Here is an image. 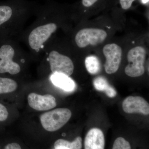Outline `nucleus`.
Wrapping results in <instances>:
<instances>
[{"label":"nucleus","instance_id":"obj_1","mask_svg":"<svg viewBox=\"0 0 149 149\" xmlns=\"http://www.w3.org/2000/svg\"><path fill=\"white\" fill-rule=\"evenodd\" d=\"M58 28L54 22H41L32 28L27 35L29 49L34 53L41 52Z\"/></svg>","mask_w":149,"mask_h":149},{"label":"nucleus","instance_id":"obj_2","mask_svg":"<svg viewBox=\"0 0 149 149\" xmlns=\"http://www.w3.org/2000/svg\"><path fill=\"white\" fill-rule=\"evenodd\" d=\"M16 54V49L7 38L0 40V74L15 75L21 71L20 65L15 61Z\"/></svg>","mask_w":149,"mask_h":149},{"label":"nucleus","instance_id":"obj_3","mask_svg":"<svg viewBox=\"0 0 149 149\" xmlns=\"http://www.w3.org/2000/svg\"><path fill=\"white\" fill-rule=\"evenodd\" d=\"M71 116L72 113L68 109L58 108L43 113L40 116V120L45 130L54 132L64 126Z\"/></svg>","mask_w":149,"mask_h":149},{"label":"nucleus","instance_id":"obj_4","mask_svg":"<svg viewBox=\"0 0 149 149\" xmlns=\"http://www.w3.org/2000/svg\"><path fill=\"white\" fill-rule=\"evenodd\" d=\"M146 51L143 47L138 46L128 52L127 59L129 64L125 67V74L129 77H136L143 75L145 72Z\"/></svg>","mask_w":149,"mask_h":149},{"label":"nucleus","instance_id":"obj_5","mask_svg":"<svg viewBox=\"0 0 149 149\" xmlns=\"http://www.w3.org/2000/svg\"><path fill=\"white\" fill-rule=\"evenodd\" d=\"M47 56L53 74L61 73L70 77L73 73L74 64L69 57L54 50L47 53Z\"/></svg>","mask_w":149,"mask_h":149},{"label":"nucleus","instance_id":"obj_6","mask_svg":"<svg viewBox=\"0 0 149 149\" xmlns=\"http://www.w3.org/2000/svg\"><path fill=\"white\" fill-rule=\"evenodd\" d=\"M107 36V32L103 29L85 28L77 32L74 40L79 47L84 48L90 45H96L102 43Z\"/></svg>","mask_w":149,"mask_h":149},{"label":"nucleus","instance_id":"obj_7","mask_svg":"<svg viewBox=\"0 0 149 149\" xmlns=\"http://www.w3.org/2000/svg\"><path fill=\"white\" fill-rule=\"evenodd\" d=\"M104 55L106 58L105 70L107 74H112L119 68L122 57V49L116 44H108L104 47Z\"/></svg>","mask_w":149,"mask_h":149},{"label":"nucleus","instance_id":"obj_8","mask_svg":"<svg viewBox=\"0 0 149 149\" xmlns=\"http://www.w3.org/2000/svg\"><path fill=\"white\" fill-rule=\"evenodd\" d=\"M27 101L29 106L38 111L48 110L54 108L56 106L55 98L49 94L42 95L35 93H31L27 97Z\"/></svg>","mask_w":149,"mask_h":149},{"label":"nucleus","instance_id":"obj_9","mask_svg":"<svg viewBox=\"0 0 149 149\" xmlns=\"http://www.w3.org/2000/svg\"><path fill=\"white\" fill-rule=\"evenodd\" d=\"M123 110L126 113H140L148 115L149 114V104L144 98L139 96H129L123 100Z\"/></svg>","mask_w":149,"mask_h":149},{"label":"nucleus","instance_id":"obj_10","mask_svg":"<svg viewBox=\"0 0 149 149\" xmlns=\"http://www.w3.org/2000/svg\"><path fill=\"white\" fill-rule=\"evenodd\" d=\"M13 12L10 6L0 5V40L6 39L13 24L12 22Z\"/></svg>","mask_w":149,"mask_h":149},{"label":"nucleus","instance_id":"obj_11","mask_svg":"<svg viewBox=\"0 0 149 149\" xmlns=\"http://www.w3.org/2000/svg\"><path fill=\"white\" fill-rule=\"evenodd\" d=\"M105 139L100 129L93 128L88 131L84 141L85 149H104Z\"/></svg>","mask_w":149,"mask_h":149},{"label":"nucleus","instance_id":"obj_12","mask_svg":"<svg viewBox=\"0 0 149 149\" xmlns=\"http://www.w3.org/2000/svg\"><path fill=\"white\" fill-rule=\"evenodd\" d=\"M50 78L54 85L66 92H72L75 89L74 81L69 76L65 74L61 73L52 74Z\"/></svg>","mask_w":149,"mask_h":149},{"label":"nucleus","instance_id":"obj_13","mask_svg":"<svg viewBox=\"0 0 149 149\" xmlns=\"http://www.w3.org/2000/svg\"><path fill=\"white\" fill-rule=\"evenodd\" d=\"M17 88V83L14 80L8 77H0V95L12 93Z\"/></svg>","mask_w":149,"mask_h":149},{"label":"nucleus","instance_id":"obj_14","mask_svg":"<svg viewBox=\"0 0 149 149\" xmlns=\"http://www.w3.org/2000/svg\"><path fill=\"white\" fill-rule=\"evenodd\" d=\"M54 146L63 147L66 149H81L82 148V139L80 137H77L72 142L63 139H58L55 142Z\"/></svg>","mask_w":149,"mask_h":149},{"label":"nucleus","instance_id":"obj_15","mask_svg":"<svg viewBox=\"0 0 149 149\" xmlns=\"http://www.w3.org/2000/svg\"><path fill=\"white\" fill-rule=\"evenodd\" d=\"M85 65L88 72L92 74H97L100 69V61L96 56L87 57L85 60Z\"/></svg>","mask_w":149,"mask_h":149},{"label":"nucleus","instance_id":"obj_16","mask_svg":"<svg viewBox=\"0 0 149 149\" xmlns=\"http://www.w3.org/2000/svg\"><path fill=\"white\" fill-rule=\"evenodd\" d=\"M93 84L96 90L104 93L111 86L106 79L101 76L96 78L94 80Z\"/></svg>","mask_w":149,"mask_h":149},{"label":"nucleus","instance_id":"obj_17","mask_svg":"<svg viewBox=\"0 0 149 149\" xmlns=\"http://www.w3.org/2000/svg\"><path fill=\"white\" fill-rule=\"evenodd\" d=\"M112 149H131L130 143L122 137L116 139Z\"/></svg>","mask_w":149,"mask_h":149},{"label":"nucleus","instance_id":"obj_18","mask_svg":"<svg viewBox=\"0 0 149 149\" xmlns=\"http://www.w3.org/2000/svg\"><path fill=\"white\" fill-rule=\"evenodd\" d=\"M8 116V112L6 107L0 103V122H3L7 120Z\"/></svg>","mask_w":149,"mask_h":149},{"label":"nucleus","instance_id":"obj_19","mask_svg":"<svg viewBox=\"0 0 149 149\" xmlns=\"http://www.w3.org/2000/svg\"><path fill=\"white\" fill-rule=\"evenodd\" d=\"M135 0H120L121 8L124 10H128L132 6V3Z\"/></svg>","mask_w":149,"mask_h":149},{"label":"nucleus","instance_id":"obj_20","mask_svg":"<svg viewBox=\"0 0 149 149\" xmlns=\"http://www.w3.org/2000/svg\"><path fill=\"white\" fill-rule=\"evenodd\" d=\"M4 149H21V148L17 143H13L8 144Z\"/></svg>","mask_w":149,"mask_h":149},{"label":"nucleus","instance_id":"obj_21","mask_svg":"<svg viewBox=\"0 0 149 149\" xmlns=\"http://www.w3.org/2000/svg\"><path fill=\"white\" fill-rule=\"evenodd\" d=\"M98 0H82V3L86 7H90Z\"/></svg>","mask_w":149,"mask_h":149},{"label":"nucleus","instance_id":"obj_22","mask_svg":"<svg viewBox=\"0 0 149 149\" xmlns=\"http://www.w3.org/2000/svg\"><path fill=\"white\" fill-rule=\"evenodd\" d=\"M149 0H142V3L143 4H146L149 2Z\"/></svg>","mask_w":149,"mask_h":149}]
</instances>
